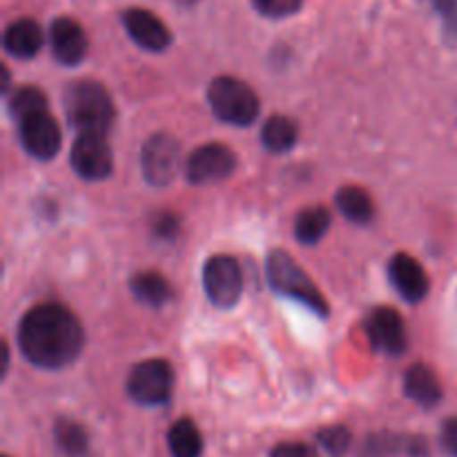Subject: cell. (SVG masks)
Masks as SVG:
<instances>
[{
	"mask_svg": "<svg viewBox=\"0 0 457 457\" xmlns=\"http://www.w3.org/2000/svg\"><path fill=\"white\" fill-rule=\"evenodd\" d=\"M83 344V324L62 303H38L22 317L18 326L21 353L38 369H65L80 355Z\"/></svg>",
	"mask_w": 457,
	"mask_h": 457,
	"instance_id": "6da1fadb",
	"label": "cell"
},
{
	"mask_svg": "<svg viewBox=\"0 0 457 457\" xmlns=\"http://www.w3.org/2000/svg\"><path fill=\"white\" fill-rule=\"evenodd\" d=\"M65 114L79 134H105L114 120V103L96 80H76L65 92Z\"/></svg>",
	"mask_w": 457,
	"mask_h": 457,
	"instance_id": "7a4b0ae2",
	"label": "cell"
},
{
	"mask_svg": "<svg viewBox=\"0 0 457 457\" xmlns=\"http://www.w3.org/2000/svg\"><path fill=\"white\" fill-rule=\"evenodd\" d=\"M266 275L272 288L284 297L303 303L315 315H328V303L315 281L299 268V263L284 250H272L266 259Z\"/></svg>",
	"mask_w": 457,
	"mask_h": 457,
	"instance_id": "3957f363",
	"label": "cell"
},
{
	"mask_svg": "<svg viewBox=\"0 0 457 457\" xmlns=\"http://www.w3.org/2000/svg\"><path fill=\"white\" fill-rule=\"evenodd\" d=\"M208 103L219 120L239 128L254 123L262 110L257 92L235 76H217L208 87Z\"/></svg>",
	"mask_w": 457,
	"mask_h": 457,
	"instance_id": "277c9868",
	"label": "cell"
},
{
	"mask_svg": "<svg viewBox=\"0 0 457 457\" xmlns=\"http://www.w3.org/2000/svg\"><path fill=\"white\" fill-rule=\"evenodd\" d=\"M174 388V369L165 360H145L129 370L125 391L137 404L161 406L170 400Z\"/></svg>",
	"mask_w": 457,
	"mask_h": 457,
	"instance_id": "5b68a950",
	"label": "cell"
},
{
	"mask_svg": "<svg viewBox=\"0 0 457 457\" xmlns=\"http://www.w3.org/2000/svg\"><path fill=\"white\" fill-rule=\"evenodd\" d=\"M204 290L217 308H232L244 293V272L230 254H214L204 266Z\"/></svg>",
	"mask_w": 457,
	"mask_h": 457,
	"instance_id": "8992f818",
	"label": "cell"
},
{
	"mask_svg": "<svg viewBox=\"0 0 457 457\" xmlns=\"http://www.w3.org/2000/svg\"><path fill=\"white\" fill-rule=\"evenodd\" d=\"M70 163L85 181H105L114 172V154L105 134H79L71 147Z\"/></svg>",
	"mask_w": 457,
	"mask_h": 457,
	"instance_id": "52a82bcc",
	"label": "cell"
},
{
	"mask_svg": "<svg viewBox=\"0 0 457 457\" xmlns=\"http://www.w3.org/2000/svg\"><path fill=\"white\" fill-rule=\"evenodd\" d=\"M237 168L235 152L223 143H205L186 161V177L195 186H212L226 181Z\"/></svg>",
	"mask_w": 457,
	"mask_h": 457,
	"instance_id": "ba28073f",
	"label": "cell"
},
{
	"mask_svg": "<svg viewBox=\"0 0 457 457\" xmlns=\"http://www.w3.org/2000/svg\"><path fill=\"white\" fill-rule=\"evenodd\" d=\"M179 141L170 134L161 132L147 138L141 150V170L147 183L161 187L170 186L179 174Z\"/></svg>",
	"mask_w": 457,
	"mask_h": 457,
	"instance_id": "9c48e42d",
	"label": "cell"
},
{
	"mask_svg": "<svg viewBox=\"0 0 457 457\" xmlns=\"http://www.w3.org/2000/svg\"><path fill=\"white\" fill-rule=\"evenodd\" d=\"M18 137L29 156L38 161H49L58 154L62 143L61 125L47 110L36 112L27 119L18 120Z\"/></svg>",
	"mask_w": 457,
	"mask_h": 457,
	"instance_id": "30bf717a",
	"label": "cell"
},
{
	"mask_svg": "<svg viewBox=\"0 0 457 457\" xmlns=\"http://www.w3.org/2000/svg\"><path fill=\"white\" fill-rule=\"evenodd\" d=\"M366 335L378 351L386 355L400 357L409 348V335H406L404 320L397 311L386 306L373 308L366 317Z\"/></svg>",
	"mask_w": 457,
	"mask_h": 457,
	"instance_id": "8fae6325",
	"label": "cell"
},
{
	"mask_svg": "<svg viewBox=\"0 0 457 457\" xmlns=\"http://www.w3.org/2000/svg\"><path fill=\"white\" fill-rule=\"evenodd\" d=\"M123 27L129 38L145 52H165L172 43L168 25L147 9L129 7L128 12H123Z\"/></svg>",
	"mask_w": 457,
	"mask_h": 457,
	"instance_id": "7c38bea8",
	"label": "cell"
},
{
	"mask_svg": "<svg viewBox=\"0 0 457 457\" xmlns=\"http://www.w3.org/2000/svg\"><path fill=\"white\" fill-rule=\"evenodd\" d=\"M49 43L52 54L58 62L67 67H74L85 61L87 56V36L79 21L70 16H61L49 27Z\"/></svg>",
	"mask_w": 457,
	"mask_h": 457,
	"instance_id": "4fadbf2b",
	"label": "cell"
},
{
	"mask_svg": "<svg viewBox=\"0 0 457 457\" xmlns=\"http://www.w3.org/2000/svg\"><path fill=\"white\" fill-rule=\"evenodd\" d=\"M391 284L395 286L402 299L409 303H420L428 295V275L424 272L422 263L406 253H397L388 263Z\"/></svg>",
	"mask_w": 457,
	"mask_h": 457,
	"instance_id": "5bb4252c",
	"label": "cell"
},
{
	"mask_svg": "<svg viewBox=\"0 0 457 457\" xmlns=\"http://www.w3.org/2000/svg\"><path fill=\"white\" fill-rule=\"evenodd\" d=\"M45 43V34L34 18H18L4 27L3 47L13 58H34Z\"/></svg>",
	"mask_w": 457,
	"mask_h": 457,
	"instance_id": "9a60e30c",
	"label": "cell"
},
{
	"mask_svg": "<svg viewBox=\"0 0 457 457\" xmlns=\"http://www.w3.org/2000/svg\"><path fill=\"white\" fill-rule=\"evenodd\" d=\"M404 391L413 402H418L424 409L440 404L442 402V384L433 369L427 364H413L404 375Z\"/></svg>",
	"mask_w": 457,
	"mask_h": 457,
	"instance_id": "2e32d148",
	"label": "cell"
},
{
	"mask_svg": "<svg viewBox=\"0 0 457 457\" xmlns=\"http://www.w3.org/2000/svg\"><path fill=\"white\" fill-rule=\"evenodd\" d=\"M330 212L324 205H311V208L302 210L297 214V221H295V237H297L299 244L303 245H315L320 244L326 237L330 228Z\"/></svg>",
	"mask_w": 457,
	"mask_h": 457,
	"instance_id": "e0dca14e",
	"label": "cell"
},
{
	"mask_svg": "<svg viewBox=\"0 0 457 457\" xmlns=\"http://www.w3.org/2000/svg\"><path fill=\"white\" fill-rule=\"evenodd\" d=\"M297 138H299V128L290 116L277 114V116H270V119L263 123V129H262L263 147L275 152V154L293 150Z\"/></svg>",
	"mask_w": 457,
	"mask_h": 457,
	"instance_id": "ac0fdd59",
	"label": "cell"
},
{
	"mask_svg": "<svg viewBox=\"0 0 457 457\" xmlns=\"http://www.w3.org/2000/svg\"><path fill=\"white\" fill-rule=\"evenodd\" d=\"M168 446L172 457H201L204 437H201L199 427L187 418L177 420L168 433Z\"/></svg>",
	"mask_w": 457,
	"mask_h": 457,
	"instance_id": "d6986e66",
	"label": "cell"
},
{
	"mask_svg": "<svg viewBox=\"0 0 457 457\" xmlns=\"http://www.w3.org/2000/svg\"><path fill=\"white\" fill-rule=\"evenodd\" d=\"M129 288H132L134 297L138 299V302L147 303V306H163V303H168V299L172 297V288H170L168 279H165L163 275H159V272H138V275L132 277V281H129Z\"/></svg>",
	"mask_w": 457,
	"mask_h": 457,
	"instance_id": "ffe728a7",
	"label": "cell"
},
{
	"mask_svg": "<svg viewBox=\"0 0 457 457\" xmlns=\"http://www.w3.org/2000/svg\"><path fill=\"white\" fill-rule=\"evenodd\" d=\"M337 201V208L348 221L353 223H369L375 214V205L373 199H370L369 192L364 187L357 186H346L337 192L335 196Z\"/></svg>",
	"mask_w": 457,
	"mask_h": 457,
	"instance_id": "44dd1931",
	"label": "cell"
},
{
	"mask_svg": "<svg viewBox=\"0 0 457 457\" xmlns=\"http://www.w3.org/2000/svg\"><path fill=\"white\" fill-rule=\"evenodd\" d=\"M54 436H56L58 449L70 457H83L87 455L89 440L87 433L80 424L71 422V420H58L54 427Z\"/></svg>",
	"mask_w": 457,
	"mask_h": 457,
	"instance_id": "7402d4cb",
	"label": "cell"
},
{
	"mask_svg": "<svg viewBox=\"0 0 457 457\" xmlns=\"http://www.w3.org/2000/svg\"><path fill=\"white\" fill-rule=\"evenodd\" d=\"M45 110H47V96L43 94V89L34 87V85H22L9 98V114L13 116L16 123Z\"/></svg>",
	"mask_w": 457,
	"mask_h": 457,
	"instance_id": "603a6c76",
	"label": "cell"
},
{
	"mask_svg": "<svg viewBox=\"0 0 457 457\" xmlns=\"http://www.w3.org/2000/svg\"><path fill=\"white\" fill-rule=\"evenodd\" d=\"M317 442H320V446L328 455L342 457L348 449H351L353 436L346 427H342V424H335V427L321 428V431L317 433Z\"/></svg>",
	"mask_w": 457,
	"mask_h": 457,
	"instance_id": "cb8c5ba5",
	"label": "cell"
},
{
	"mask_svg": "<svg viewBox=\"0 0 457 457\" xmlns=\"http://www.w3.org/2000/svg\"><path fill=\"white\" fill-rule=\"evenodd\" d=\"M428 7L440 18L442 31L449 45L457 43V0H427Z\"/></svg>",
	"mask_w": 457,
	"mask_h": 457,
	"instance_id": "d4e9b609",
	"label": "cell"
},
{
	"mask_svg": "<svg viewBox=\"0 0 457 457\" xmlns=\"http://www.w3.org/2000/svg\"><path fill=\"white\" fill-rule=\"evenodd\" d=\"M253 7L262 16L281 21V18L295 16L303 7V0H253Z\"/></svg>",
	"mask_w": 457,
	"mask_h": 457,
	"instance_id": "484cf974",
	"label": "cell"
},
{
	"mask_svg": "<svg viewBox=\"0 0 457 457\" xmlns=\"http://www.w3.org/2000/svg\"><path fill=\"white\" fill-rule=\"evenodd\" d=\"M397 449H400V440L397 437L378 436L369 440V445L364 449V457H388L395 453Z\"/></svg>",
	"mask_w": 457,
	"mask_h": 457,
	"instance_id": "4316f807",
	"label": "cell"
},
{
	"mask_svg": "<svg viewBox=\"0 0 457 457\" xmlns=\"http://www.w3.org/2000/svg\"><path fill=\"white\" fill-rule=\"evenodd\" d=\"M270 457H320L312 446L302 445V442H284L270 451Z\"/></svg>",
	"mask_w": 457,
	"mask_h": 457,
	"instance_id": "83f0119b",
	"label": "cell"
},
{
	"mask_svg": "<svg viewBox=\"0 0 457 457\" xmlns=\"http://www.w3.org/2000/svg\"><path fill=\"white\" fill-rule=\"evenodd\" d=\"M440 442L445 446V451L451 457H457V418L446 420L442 424V433H440Z\"/></svg>",
	"mask_w": 457,
	"mask_h": 457,
	"instance_id": "f1b7e54d",
	"label": "cell"
},
{
	"mask_svg": "<svg viewBox=\"0 0 457 457\" xmlns=\"http://www.w3.org/2000/svg\"><path fill=\"white\" fill-rule=\"evenodd\" d=\"M156 235L163 237V239H168V237H177L179 232V219L172 217V214H161L159 221H156L154 226Z\"/></svg>",
	"mask_w": 457,
	"mask_h": 457,
	"instance_id": "f546056e",
	"label": "cell"
}]
</instances>
